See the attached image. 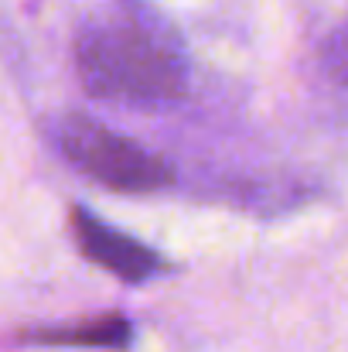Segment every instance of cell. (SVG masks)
<instances>
[{
  "mask_svg": "<svg viewBox=\"0 0 348 352\" xmlns=\"http://www.w3.org/2000/svg\"><path fill=\"white\" fill-rule=\"evenodd\" d=\"M76 72L96 100L164 107L188 86V52L150 3L119 0L82 24Z\"/></svg>",
  "mask_w": 348,
  "mask_h": 352,
  "instance_id": "cell-1",
  "label": "cell"
},
{
  "mask_svg": "<svg viewBox=\"0 0 348 352\" xmlns=\"http://www.w3.org/2000/svg\"><path fill=\"white\" fill-rule=\"evenodd\" d=\"M55 144L69 164L116 192H157L174 182V171L164 157L82 113H72L55 126Z\"/></svg>",
  "mask_w": 348,
  "mask_h": 352,
  "instance_id": "cell-2",
  "label": "cell"
},
{
  "mask_svg": "<svg viewBox=\"0 0 348 352\" xmlns=\"http://www.w3.org/2000/svg\"><path fill=\"white\" fill-rule=\"evenodd\" d=\"M69 226H72V236H76L82 256L93 260L96 267L116 274L126 284H143V280H150L154 274L164 270V260L147 243L113 230L110 223H103L100 216H93L82 206H76L69 212Z\"/></svg>",
  "mask_w": 348,
  "mask_h": 352,
  "instance_id": "cell-3",
  "label": "cell"
},
{
  "mask_svg": "<svg viewBox=\"0 0 348 352\" xmlns=\"http://www.w3.org/2000/svg\"><path fill=\"white\" fill-rule=\"evenodd\" d=\"M24 342H34V346H72V349H113V352H119L133 342V325H130L123 315H100V318L76 322V325L24 332Z\"/></svg>",
  "mask_w": 348,
  "mask_h": 352,
  "instance_id": "cell-4",
  "label": "cell"
},
{
  "mask_svg": "<svg viewBox=\"0 0 348 352\" xmlns=\"http://www.w3.org/2000/svg\"><path fill=\"white\" fill-rule=\"evenodd\" d=\"M325 69L335 82L348 86V21L332 34V41L325 48Z\"/></svg>",
  "mask_w": 348,
  "mask_h": 352,
  "instance_id": "cell-5",
  "label": "cell"
}]
</instances>
